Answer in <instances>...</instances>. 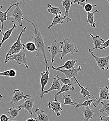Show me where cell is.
Returning <instances> with one entry per match:
<instances>
[{
  "mask_svg": "<svg viewBox=\"0 0 109 121\" xmlns=\"http://www.w3.org/2000/svg\"><path fill=\"white\" fill-rule=\"evenodd\" d=\"M23 19L25 20L26 21H27V22L31 23L34 28V30H35L34 35L32 37L31 40L30 39L32 42H33L34 43L36 48V51L35 52V54L34 57L35 59H37L38 56H39L41 54L44 58V61H45V68H46V69H47L48 68L47 65H48V60L47 59L46 50H45L46 46L44 43V41L43 37L39 30L38 26L37 25H35V23L31 22V21H30L27 18H25L24 17H23Z\"/></svg>",
  "mask_w": 109,
  "mask_h": 121,
  "instance_id": "cell-1",
  "label": "cell"
},
{
  "mask_svg": "<svg viewBox=\"0 0 109 121\" xmlns=\"http://www.w3.org/2000/svg\"><path fill=\"white\" fill-rule=\"evenodd\" d=\"M25 46L22 49V50L18 53L6 56L5 60V63H7L10 60H16L18 65H21L23 63L27 69H29V66L25 54Z\"/></svg>",
  "mask_w": 109,
  "mask_h": 121,
  "instance_id": "cell-2",
  "label": "cell"
},
{
  "mask_svg": "<svg viewBox=\"0 0 109 121\" xmlns=\"http://www.w3.org/2000/svg\"><path fill=\"white\" fill-rule=\"evenodd\" d=\"M27 28V26H26L22 30H21L19 35L18 36L16 42L10 47L9 51L6 54V56H8L14 54H16L19 53L22 49L25 46L24 42L22 43L21 42V38L23 33L25 32Z\"/></svg>",
  "mask_w": 109,
  "mask_h": 121,
  "instance_id": "cell-3",
  "label": "cell"
},
{
  "mask_svg": "<svg viewBox=\"0 0 109 121\" xmlns=\"http://www.w3.org/2000/svg\"><path fill=\"white\" fill-rule=\"evenodd\" d=\"M20 4L19 3L17 4L16 8L11 12V16H9L8 20H10L14 23L15 22H17L19 27H22L24 14L20 7Z\"/></svg>",
  "mask_w": 109,
  "mask_h": 121,
  "instance_id": "cell-4",
  "label": "cell"
},
{
  "mask_svg": "<svg viewBox=\"0 0 109 121\" xmlns=\"http://www.w3.org/2000/svg\"><path fill=\"white\" fill-rule=\"evenodd\" d=\"M63 42V45L60 58L61 60H62L64 57L69 54L73 55L74 53H78L79 52L78 46L75 44L71 43L68 39H65Z\"/></svg>",
  "mask_w": 109,
  "mask_h": 121,
  "instance_id": "cell-5",
  "label": "cell"
},
{
  "mask_svg": "<svg viewBox=\"0 0 109 121\" xmlns=\"http://www.w3.org/2000/svg\"><path fill=\"white\" fill-rule=\"evenodd\" d=\"M63 45V42H57V40H54L50 45L47 46L48 49L51 55V64L54 62L56 56L58 54L62 53Z\"/></svg>",
  "mask_w": 109,
  "mask_h": 121,
  "instance_id": "cell-6",
  "label": "cell"
},
{
  "mask_svg": "<svg viewBox=\"0 0 109 121\" xmlns=\"http://www.w3.org/2000/svg\"><path fill=\"white\" fill-rule=\"evenodd\" d=\"M89 52L96 60L99 69L104 71H106L109 69V55L105 57H98L96 56L91 51Z\"/></svg>",
  "mask_w": 109,
  "mask_h": 121,
  "instance_id": "cell-7",
  "label": "cell"
},
{
  "mask_svg": "<svg viewBox=\"0 0 109 121\" xmlns=\"http://www.w3.org/2000/svg\"><path fill=\"white\" fill-rule=\"evenodd\" d=\"M109 88L108 86H105L104 88H99V97L93 103L94 107H97L99 104L103 101H109Z\"/></svg>",
  "mask_w": 109,
  "mask_h": 121,
  "instance_id": "cell-8",
  "label": "cell"
},
{
  "mask_svg": "<svg viewBox=\"0 0 109 121\" xmlns=\"http://www.w3.org/2000/svg\"><path fill=\"white\" fill-rule=\"evenodd\" d=\"M51 68L57 71H59L63 73L66 78L71 79L74 77H76L78 76V73L81 71V67L80 66H78L77 68H72L69 69H57L54 66H52Z\"/></svg>",
  "mask_w": 109,
  "mask_h": 121,
  "instance_id": "cell-9",
  "label": "cell"
},
{
  "mask_svg": "<svg viewBox=\"0 0 109 121\" xmlns=\"http://www.w3.org/2000/svg\"><path fill=\"white\" fill-rule=\"evenodd\" d=\"M50 67H48L46 71H44L41 73V79H40V83H41V99H43L44 95H43V92L44 91V88L46 86L48 81L49 80V77L50 74Z\"/></svg>",
  "mask_w": 109,
  "mask_h": 121,
  "instance_id": "cell-10",
  "label": "cell"
},
{
  "mask_svg": "<svg viewBox=\"0 0 109 121\" xmlns=\"http://www.w3.org/2000/svg\"><path fill=\"white\" fill-rule=\"evenodd\" d=\"M31 97H32L31 95H25L23 92H21L18 89H16L14 91V95L10 98V104H11L15 105L23 99L26 100Z\"/></svg>",
  "mask_w": 109,
  "mask_h": 121,
  "instance_id": "cell-11",
  "label": "cell"
},
{
  "mask_svg": "<svg viewBox=\"0 0 109 121\" xmlns=\"http://www.w3.org/2000/svg\"><path fill=\"white\" fill-rule=\"evenodd\" d=\"M90 36L92 38V42L93 44L94 48L92 49H89V51H91L93 53L97 50V49H99L102 50V46L105 43V41L100 36L96 35L94 36L93 34H90Z\"/></svg>",
  "mask_w": 109,
  "mask_h": 121,
  "instance_id": "cell-12",
  "label": "cell"
},
{
  "mask_svg": "<svg viewBox=\"0 0 109 121\" xmlns=\"http://www.w3.org/2000/svg\"><path fill=\"white\" fill-rule=\"evenodd\" d=\"M48 105V108L51 109L53 112L55 113L57 116H60L61 112L62 111V109L61 104L57 100V99H54L53 101H49Z\"/></svg>",
  "mask_w": 109,
  "mask_h": 121,
  "instance_id": "cell-13",
  "label": "cell"
},
{
  "mask_svg": "<svg viewBox=\"0 0 109 121\" xmlns=\"http://www.w3.org/2000/svg\"><path fill=\"white\" fill-rule=\"evenodd\" d=\"M34 100L33 98H29L25 100V101L21 105H18V108L19 110H21L22 108L24 109L25 110L28 111L30 115L31 116L33 115V107L34 106Z\"/></svg>",
  "mask_w": 109,
  "mask_h": 121,
  "instance_id": "cell-14",
  "label": "cell"
},
{
  "mask_svg": "<svg viewBox=\"0 0 109 121\" xmlns=\"http://www.w3.org/2000/svg\"><path fill=\"white\" fill-rule=\"evenodd\" d=\"M53 79V82H52L51 86L50 88L46 91H44L43 92V95H44L45 94H48L50 92L53 91H58L60 90L61 88V83L60 82V81L57 77H53L51 76Z\"/></svg>",
  "mask_w": 109,
  "mask_h": 121,
  "instance_id": "cell-15",
  "label": "cell"
},
{
  "mask_svg": "<svg viewBox=\"0 0 109 121\" xmlns=\"http://www.w3.org/2000/svg\"><path fill=\"white\" fill-rule=\"evenodd\" d=\"M82 112L83 115V121H89V120L94 117H96L94 110L91 109L89 107H82Z\"/></svg>",
  "mask_w": 109,
  "mask_h": 121,
  "instance_id": "cell-16",
  "label": "cell"
},
{
  "mask_svg": "<svg viewBox=\"0 0 109 121\" xmlns=\"http://www.w3.org/2000/svg\"><path fill=\"white\" fill-rule=\"evenodd\" d=\"M17 4H14L12 6H10V7L9 8H8L7 9V10L5 12L1 11V9L3 8V6L2 5L0 6V22H1V27H2L1 33H2V35H3V33H4V26H3V23L4 22L7 21L8 18L9 17V16H7V14H8L9 11L10 10V9L14 6H16L17 5Z\"/></svg>",
  "mask_w": 109,
  "mask_h": 121,
  "instance_id": "cell-17",
  "label": "cell"
},
{
  "mask_svg": "<svg viewBox=\"0 0 109 121\" xmlns=\"http://www.w3.org/2000/svg\"><path fill=\"white\" fill-rule=\"evenodd\" d=\"M35 113L37 115L36 118L37 121H49L52 117L49 115L46 114L44 110L36 108L35 110Z\"/></svg>",
  "mask_w": 109,
  "mask_h": 121,
  "instance_id": "cell-18",
  "label": "cell"
},
{
  "mask_svg": "<svg viewBox=\"0 0 109 121\" xmlns=\"http://www.w3.org/2000/svg\"><path fill=\"white\" fill-rule=\"evenodd\" d=\"M62 4L63 7L65 9V10L63 17L66 18L67 22H71L72 20L71 18L69 17V13L70 8L72 4L71 0H62Z\"/></svg>",
  "mask_w": 109,
  "mask_h": 121,
  "instance_id": "cell-19",
  "label": "cell"
},
{
  "mask_svg": "<svg viewBox=\"0 0 109 121\" xmlns=\"http://www.w3.org/2000/svg\"><path fill=\"white\" fill-rule=\"evenodd\" d=\"M17 28H18V26L16 25L15 23H14L13 26L11 28L7 30L6 32H5L3 33V34L2 35V38L1 40V41L0 42V48L2 47V45L3 44V43H4V42H5L7 40H8L10 37L13 31Z\"/></svg>",
  "mask_w": 109,
  "mask_h": 121,
  "instance_id": "cell-20",
  "label": "cell"
},
{
  "mask_svg": "<svg viewBox=\"0 0 109 121\" xmlns=\"http://www.w3.org/2000/svg\"><path fill=\"white\" fill-rule=\"evenodd\" d=\"M66 19L64 17L62 16V15H55L54 18L53 19L52 23L48 26V30H50L52 27H55L57 25L61 24L62 25L63 23V20Z\"/></svg>",
  "mask_w": 109,
  "mask_h": 121,
  "instance_id": "cell-21",
  "label": "cell"
},
{
  "mask_svg": "<svg viewBox=\"0 0 109 121\" xmlns=\"http://www.w3.org/2000/svg\"><path fill=\"white\" fill-rule=\"evenodd\" d=\"M97 99V98L94 96H92V97L91 99H89L85 101L83 104H79L75 100H73V102L75 104L74 107L75 108H78L80 107H90L91 106V104L93 103L94 102L96 101Z\"/></svg>",
  "mask_w": 109,
  "mask_h": 121,
  "instance_id": "cell-22",
  "label": "cell"
},
{
  "mask_svg": "<svg viewBox=\"0 0 109 121\" xmlns=\"http://www.w3.org/2000/svg\"><path fill=\"white\" fill-rule=\"evenodd\" d=\"M56 77L59 81H61L62 83H63L64 84H65L71 87H75V86L77 84L76 81L73 78L70 79L68 78H62L59 77L58 75L56 76Z\"/></svg>",
  "mask_w": 109,
  "mask_h": 121,
  "instance_id": "cell-23",
  "label": "cell"
},
{
  "mask_svg": "<svg viewBox=\"0 0 109 121\" xmlns=\"http://www.w3.org/2000/svg\"><path fill=\"white\" fill-rule=\"evenodd\" d=\"M78 62L77 60H69L66 61V62L62 66L56 68L57 69H71L72 68H75L77 63Z\"/></svg>",
  "mask_w": 109,
  "mask_h": 121,
  "instance_id": "cell-24",
  "label": "cell"
},
{
  "mask_svg": "<svg viewBox=\"0 0 109 121\" xmlns=\"http://www.w3.org/2000/svg\"><path fill=\"white\" fill-rule=\"evenodd\" d=\"M73 78L75 80L77 84L78 85V86L80 88L81 90L80 91V93L83 96V97H85L87 96L88 97V99H90L91 97V93L89 92V91H88V90L87 88H84L83 86H82L80 84V83L78 82V80L77 79L76 77H74Z\"/></svg>",
  "mask_w": 109,
  "mask_h": 121,
  "instance_id": "cell-25",
  "label": "cell"
},
{
  "mask_svg": "<svg viewBox=\"0 0 109 121\" xmlns=\"http://www.w3.org/2000/svg\"><path fill=\"white\" fill-rule=\"evenodd\" d=\"M97 12H98V11L97 10H96L93 12H90L87 13L88 15H87V22L89 23L91 26V27L94 28H96V24L94 19V16L95 13H97Z\"/></svg>",
  "mask_w": 109,
  "mask_h": 121,
  "instance_id": "cell-26",
  "label": "cell"
},
{
  "mask_svg": "<svg viewBox=\"0 0 109 121\" xmlns=\"http://www.w3.org/2000/svg\"><path fill=\"white\" fill-rule=\"evenodd\" d=\"M61 86H62V87H61L60 90L59 91H58L55 94V99H57L58 96L62 93L67 92L69 91H74L75 88V87H71V86L65 85V84L62 85V83H61Z\"/></svg>",
  "mask_w": 109,
  "mask_h": 121,
  "instance_id": "cell-27",
  "label": "cell"
},
{
  "mask_svg": "<svg viewBox=\"0 0 109 121\" xmlns=\"http://www.w3.org/2000/svg\"><path fill=\"white\" fill-rule=\"evenodd\" d=\"M47 10L49 13L54 15H57L62 14V11L60 10V9L58 7H53L50 4H48Z\"/></svg>",
  "mask_w": 109,
  "mask_h": 121,
  "instance_id": "cell-28",
  "label": "cell"
},
{
  "mask_svg": "<svg viewBox=\"0 0 109 121\" xmlns=\"http://www.w3.org/2000/svg\"><path fill=\"white\" fill-rule=\"evenodd\" d=\"M24 43L25 45V48L27 51L34 53L36 52V48L35 45L34 44V43L33 42H32L30 39H29L28 42H27V43H25L24 42Z\"/></svg>",
  "mask_w": 109,
  "mask_h": 121,
  "instance_id": "cell-29",
  "label": "cell"
},
{
  "mask_svg": "<svg viewBox=\"0 0 109 121\" xmlns=\"http://www.w3.org/2000/svg\"><path fill=\"white\" fill-rule=\"evenodd\" d=\"M62 99L64 100V103L62 104L63 106L67 105L74 107L75 106L73 100L71 99V96L70 95L63 94L62 95Z\"/></svg>",
  "mask_w": 109,
  "mask_h": 121,
  "instance_id": "cell-30",
  "label": "cell"
},
{
  "mask_svg": "<svg viewBox=\"0 0 109 121\" xmlns=\"http://www.w3.org/2000/svg\"><path fill=\"white\" fill-rule=\"evenodd\" d=\"M17 74L16 71L15 69L7 70L3 72H0V76H6L14 78L15 77Z\"/></svg>",
  "mask_w": 109,
  "mask_h": 121,
  "instance_id": "cell-31",
  "label": "cell"
},
{
  "mask_svg": "<svg viewBox=\"0 0 109 121\" xmlns=\"http://www.w3.org/2000/svg\"><path fill=\"white\" fill-rule=\"evenodd\" d=\"M102 105V108L98 110V112L101 114H103L104 113H106L109 116V102L105 101H103L101 103Z\"/></svg>",
  "mask_w": 109,
  "mask_h": 121,
  "instance_id": "cell-32",
  "label": "cell"
},
{
  "mask_svg": "<svg viewBox=\"0 0 109 121\" xmlns=\"http://www.w3.org/2000/svg\"><path fill=\"white\" fill-rule=\"evenodd\" d=\"M20 110L18 108H16L14 107H11L9 109V111L8 112V114L9 116V118L11 119H15L19 115V112Z\"/></svg>",
  "mask_w": 109,
  "mask_h": 121,
  "instance_id": "cell-33",
  "label": "cell"
},
{
  "mask_svg": "<svg viewBox=\"0 0 109 121\" xmlns=\"http://www.w3.org/2000/svg\"><path fill=\"white\" fill-rule=\"evenodd\" d=\"M86 2H87V0H75L72 2V4L77 3L78 5L82 6V8H83Z\"/></svg>",
  "mask_w": 109,
  "mask_h": 121,
  "instance_id": "cell-34",
  "label": "cell"
},
{
  "mask_svg": "<svg viewBox=\"0 0 109 121\" xmlns=\"http://www.w3.org/2000/svg\"><path fill=\"white\" fill-rule=\"evenodd\" d=\"M94 6H93L92 4L91 3H87L85 5V6L83 7V9L84 10L88 12H90L92 11L93 8Z\"/></svg>",
  "mask_w": 109,
  "mask_h": 121,
  "instance_id": "cell-35",
  "label": "cell"
},
{
  "mask_svg": "<svg viewBox=\"0 0 109 121\" xmlns=\"http://www.w3.org/2000/svg\"><path fill=\"white\" fill-rule=\"evenodd\" d=\"M9 117L5 114H3L0 116V121H9Z\"/></svg>",
  "mask_w": 109,
  "mask_h": 121,
  "instance_id": "cell-36",
  "label": "cell"
},
{
  "mask_svg": "<svg viewBox=\"0 0 109 121\" xmlns=\"http://www.w3.org/2000/svg\"><path fill=\"white\" fill-rule=\"evenodd\" d=\"M109 47V39L105 42V43L102 46V49L103 50H106L107 48Z\"/></svg>",
  "mask_w": 109,
  "mask_h": 121,
  "instance_id": "cell-37",
  "label": "cell"
},
{
  "mask_svg": "<svg viewBox=\"0 0 109 121\" xmlns=\"http://www.w3.org/2000/svg\"><path fill=\"white\" fill-rule=\"evenodd\" d=\"M27 0H12L10 4V6H12L14 4H17L19 3V2L22 1H27Z\"/></svg>",
  "mask_w": 109,
  "mask_h": 121,
  "instance_id": "cell-38",
  "label": "cell"
},
{
  "mask_svg": "<svg viewBox=\"0 0 109 121\" xmlns=\"http://www.w3.org/2000/svg\"><path fill=\"white\" fill-rule=\"evenodd\" d=\"M99 117L101 121H109V116H100Z\"/></svg>",
  "mask_w": 109,
  "mask_h": 121,
  "instance_id": "cell-39",
  "label": "cell"
},
{
  "mask_svg": "<svg viewBox=\"0 0 109 121\" xmlns=\"http://www.w3.org/2000/svg\"><path fill=\"white\" fill-rule=\"evenodd\" d=\"M25 121H37L36 118H30L27 119Z\"/></svg>",
  "mask_w": 109,
  "mask_h": 121,
  "instance_id": "cell-40",
  "label": "cell"
},
{
  "mask_svg": "<svg viewBox=\"0 0 109 121\" xmlns=\"http://www.w3.org/2000/svg\"><path fill=\"white\" fill-rule=\"evenodd\" d=\"M3 96L1 94H0V102H1V101H2V99H3Z\"/></svg>",
  "mask_w": 109,
  "mask_h": 121,
  "instance_id": "cell-41",
  "label": "cell"
},
{
  "mask_svg": "<svg viewBox=\"0 0 109 121\" xmlns=\"http://www.w3.org/2000/svg\"><path fill=\"white\" fill-rule=\"evenodd\" d=\"M10 121H18L17 119H13V120H10Z\"/></svg>",
  "mask_w": 109,
  "mask_h": 121,
  "instance_id": "cell-42",
  "label": "cell"
},
{
  "mask_svg": "<svg viewBox=\"0 0 109 121\" xmlns=\"http://www.w3.org/2000/svg\"><path fill=\"white\" fill-rule=\"evenodd\" d=\"M0 33H1V30H0Z\"/></svg>",
  "mask_w": 109,
  "mask_h": 121,
  "instance_id": "cell-43",
  "label": "cell"
},
{
  "mask_svg": "<svg viewBox=\"0 0 109 121\" xmlns=\"http://www.w3.org/2000/svg\"><path fill=\"white\" fill-rule=\"evenodd\" d=\"M107 0V1L108 2V3H109V0Z\"/></svg>",
  "mask_w": 109,
  "mask_h": 121,
  "instance_id": "cell-44",
  "label": "cell"
},
{
  "mask_svg": "<svg viewBox=\"0 0 109 121\" xmlns=\"http://www.w3.org/2000/svg\"><path fill=\"white\" fill-rule=\"evenodd\" d=\"M108 80H109V78H108Z\"/></svg>",
  "mask_w": 109,
  "mask_h": 121,
  "instance_id": "cell-45",
  "label": "cell"
}]
</instances>
